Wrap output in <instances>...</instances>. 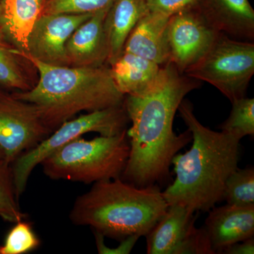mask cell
<instances>
[{
    "label": "cell",
    "instance_id": "1",
    "mask_svg": "<svg viewBox=\"0 0 254 254\" xmlns=\"http://www.w3.org/2000/svg\"><path fill=\"white\" fill-rule=\"evenodd\" d=\"M200 85L169 63L149 90L125 95L124 107L131 126L127 131L130 151L121 180L138 187L169 180L174 157L192 141L190 130L179 135L174 131V119L185 96Z\"/></svg>",
    "mask_w": 254,
    "mask_h": 254
},
{
    "label": "cell",
    "instance_id": "2",
    "mask_svg": "<svg viewBox=\"0 0 254 254\" xmlns=\"http://www.w3.org/2000/svg\"><path fill=\"white\" fill-rule=\"evenodd\" d=\"M178 111L193 143L186 153L174 157L176 177L163 195L169 205L208 212L223 200L227 180L238 168L241 140L202 125L190 100H182Z\"/></svg>",
    "mask_w": 254,
    "mask_h": 254
},
{
    "label": "cell",
    "instance_id": "3",
    "mask_svg": "<svg viewBox=\"0 0 254 254\" xmlns=\"http://www.w3.org/2000/svg\"><path fill=\"white\" fill-rule=\"evenodd\" d=\"M18 54L34 66L36 85L27 91H14L20 99L36 107L47 127L53 132L82 112L122 106L125 95L115 85L108 64L98 67L53 66Z\"/></svg>",
    "mask_w": 254,
    "mask_h": 254
},
{
    "label": "cell",
    "instance_id": "4",
    "mask_svg": "<svg viewBox=\"0 0 254 254\" xmlns=\"http://www.w3.org/2000/svg\"><path fill=\"white\" fill-rule=\"evenodd\" d=\"M168 207L158 185L138 187L118 178L93 184L75 200L69 218L120 242L132 235L146 236Z\"/></svg>",
    "mask_w": 254,
    "mask_h": 254
},
{
    "label": "cell",
    "instance_id": "5",
    "mask_svg": "<svg viewBox=\"0 0 254 254\" xmlns=\"http://www.w3.org/2000/svg\"><path fill=\"white\" fill-rule=\"evenodd\" d=\"M127 131L92 140L78 137L41 162L43 173L52 180L86 185L120 178L129 155Z\"/></svg>",
    "mask_w": 254,
    "mask_h": 254
},
{
    "label": "cell",
    "instance_id": "6",
    "mask_svg": "<svg viewBox=\"0 0 254 254\" xmlns=\"http://www.w3.org/2000/svg\"><path fill=\"white\" fill-rule=\"evenodd\" d=\"M183 73L210 83L231 103L245 98L254 73V43L220 33L203 57Z\"/></svg>",
    "mask_w": 254,
    "mask_h": 254
},
{
    "label": "cell",
    "instance_id": "7",
    "mask_svg": "<svg viewBox=\"0 0 254 254\" xmlns=\"http://www.w3.org/2000/svg\"><path fill=\"white\" fill-rule=\"evenodd\" d=\"M123 105L91 112L71 119L32 149L22 153L11 164L16 197L19 199L32 172L41 162L68 142L85 133L96 132L100 136H115L127 129L129 123Z\"/></svg>",
    "mask_w": 254,
    "mask_h": 254
},
{
    "label": "cell",
    "instance_id": "8",
    "mask_svg": "<svg viewBox=\"0 0 254 254\" xmlns=\"http://www.w3.org/2000/svg\"><path fill=\"white\" fill-rule=\"evenodd\" d=\"M51 133L35 105L0 86V148L6 162L11 165Z\"/></svg>",
    "mask_w": 254,
    "mask_h": 254
},
{
    "label": "cell",
    "instance_id": "9",
    "mask_svg": "<svg viewBox=\"0 0 254 254\" xmlns=\"http://www.w3.org/2000/svg\"><path fill=\"white\" fill-rule=\"evenodd\" d=\"M195 212L169 205L163 218L145 236L148 254H215L205 228L195 225Z\"/></svg>",
    "mask_w": 254,
    "mask_h": 254
},
{
    "label": "cell",
    "instance_id": "10",
    "mask_svg": "<svg viewBox=\"0 0 254 254\" xmlns=\"http://www.w3.org/2000/svg\"><path fill=\"white\" fill-rule=\"evenodd\" d=\"M219 33L196 7L173 15L166 29L170 63L183 73L203 57Z\"/></svg>",
    "mask_w": 254,
    "mask_h": 254
},
{
    "label": "cell",
    "instance_id": "11",
    "mask_svg": "<svg viewBox=\"0 0 254 254\" xmlns=\"http://www.w3.org/2000/svg\"><path fill=\"white\" fill-rule=\"evenodd\" d=\"M93 14H41L28 35L25 53L47 64L69 66L65 51L66 41L73 31Z\"/></svg>",
    "mask_w": 254,
    "mask_h": 254
},
{
    "label": "cell",
    "instance_id": "12",
    "mask_svg": "<svg viewBox=\"0 0 254 254\" xmlns=\"http://www.w3.org/2000/svg\"><path fill=\"white\" fill-rule=\"evenodd\" d=\"M110 6L94 13L68 38L65 45L68 66L98 67L108 64L109 50L104 21Z\"/></svg>",
    "mask_w": 254,
    "mask_h": 254
},
{
    "label": "cell",
    "instance_id": "13",
    "mask_svg": "<svg viewBox=\"0 0 254 254\" xmlns=\"http://www.w3.org/2000/svg\"><path fill=\"white\" fill-rule=\"evenodd\" d=\"M204 227L215 254L227 247L254 237V205L227 204L209 210Z\"/></svg>",
    "mask_w": 254,
    "mask_h": 254
},
{
    "label": "cell",
    "instance_id": "14",
    "mask_svg": "<svg viewBox=\"0 0 254 254\" xmlns=\"http://www.w3.org/2000/svg\"><path fill=\"white\" fill-rule=\"evenodd\" d=\"M196 9L219 33L254 41V10L249 0H200Z\"/></svg>",
    "mask_w": 254,
    "mask_h": 254
},
{
    "label": "cell",
    "instance_id": "15",
    "mask_svg": "<svg viewBox=\"0 0 254 254\" xmlns=\"http://www.w3.org/2000/svg\"><path fill=\"white\" fill-rule=\"evenodd\" d=\"M170 16L151 11L147 13L125 43L124 51L145 58L160 66L170 63L166 29Z\"/></svg>",
    "mask_w": 254,
    "mask_h": 254
},
{
    "label": "cell",
    "instance_id": "16",
    "mask_svg": "<svg viewBox=\"0 0 254 254\" xmlns=\"http://www.w3.org/2000/svg\"><path fill=\"white\" fill-rule=\"evenodd\" d=\"M146 0H113L104 21L109 58L113 63L123 53L125 43L137 23L149 12Z\"/></svg>",
    "mask_w": 254,
    "mask_h": 254
},
{
    "label": "cell",
    "instance_id": "17",
    "mask_svg": "<svg viewBox=\"0 0 254 254\" xmlns=\"http://www.w3.org/2000/svg\"><path fill=\"white\" fill-rule=\"evenodd\" d=\"M109 66L115 85L125 95H141L149 90L162 69L158 64L126 51Z\"/></svg>",
    "mask_w": 254,
    "mask_h": 254
},
{
    "label": "cell",
    "instance_id": "18",
    "mask_svg": "<svg viewBox=\"0 0 254 254\" xmlns=\"http://www.w3.org/2000/svg\"><path fill=\"white\" fill-rule=\"evenodd\" d=\"M46 0H2L0 33L10 44L26 51L28 35L43 12Z\"/></svg>",
    "mask_w": 254,
    "mask_h": 254
},
{
    "label": "cell",
    "instance_id": "19",
    "mask_svg": "<svg viewBox=\"0 0 254 254\" xmlns=\"http://www.w3.org/2000/svg\"><path fill=\"white\" fill-rule=\"evenodd\" d=\"M36 75L34 66L0 33V86L11 91H29L36 85Z\"/></svg>",
    "mask_w": 254,
    "mask_h": 254
},
{
    "label": "cell",
    "instance_id": "20",
    "mask_svg": "<svg viewBox=\"0 0 254 254\" xmlns=\"http://www.w3.org/2000/svg\"><path fill=\"white\" fill-rule=\"evenodd\" d=\"M228 118L218 128L242 140L246 136L254 135V98H245L232 103Z\"/></svg>",
    "mask_w": 254,
    "mask_h": 254
},
{
    "label": "cell",
    "instance_id": "21",
    "mask_svg": "<svg viewBox=\"0 0 254 254\" xmlns=\"http://www.w3.org/2000/svg\"><path fill=\"white\" fill-rule=\"evenodd\" d=\"M227 204L240 207L254 205V168H237L225 183L224 198Z\"/></svg>",
    "mask_w": 254,
    "mask_h": 254
},
{
    "label": "cell",
    "instance_id": "22",
    "mask_svg": "<svg viewBox=\"0 0 254 254\" xmlns=\"http://www.w3.org/2000/svg\"><path fill=\"white\" fill-rule=\"evenodd\" d=\"M11 165L0 159V218L4 221L16 222L26 218L18 203Z\"/></svg>",
    "mask_w": 254,
    "mask_h": 254
},
{
    "label": "cell",
    "instance_id": "23",
    "mask_svg": "<svg viewBox=\"0 0 254 254\" xmlns=\"http://www.w3.org/2000/svg\"><path fill=\"white\" fill-rule=\"evenodd\" d=\"M40 240L32 229L31 224L24 220L16 222L0 247V254H23L36 250Z\"/></svg>",
    "mask_w": 254,
    "mask_h": 254
},
{
    "label": "cell",
    "instance_id": "24",
    "mask_svg": "<svg viewBox=\"0 0 254 254\" xmlns=\"http://www.w3.org/2000/svg\"><path fill=\"white\" fill-rule=\"evenodd\" d=\"M113 0H46L42 14H94L108 7Z\"/></svg>",
    "mask_w": 254,
    "mask_h": 254
},
{
    "label": "cell",
    "instance_id": "25",
    "mask_svg": "<svg viewBox=\"0 0 254 254\" xmlns=\"http://www.w3.org/2000/svg\"><path fill=\"white\" fill-rule=\"evenodd\" d=\"M200 0H146L149 11L171 16L196 7Z\"/></svg>",
    "mask_w": 254,
    "mask_h": 254
},
{
    "label": "cell",
    "instance_id": "26",
    "mask_svg": "<svg viewBox=\"0 0 254 254\" xmlns=\"http://www.w3.org/2000/svg\"><path fill=\"white\" fill-rule=\"evenodd\" d=\"M97 250L100 254H128L140 238L138 235H132L120 241V245L116 248H109L105 245L104 236L99 232L94 231Z\"/></svg>",
    "mask_w": 254,
    "mask_h": 254
},
{
    "label": "cell",
    "instance_id": "27",
    "mask_svg": "<svg viewBox=\"0 0 254 254\" xmlns=\"http://www.w3.org/2000/svg\"><path fill=\"white\" fill-rule=\"evenodd\" d=\"M222 254H254V238L247 239L242 242H237L227 247Z\"/></svg>",
    "mask_w": 254,
    "mask_h": 254
},
{
    "label": "cell",
    "instance_id": "28",
    "mask_svg": "<svg viewBox=\"0 0 254 254\" xmlns=\"http://www.w3.org/2000/svg\"><path fill=\"white\" fill-rule=\"evenodd\" d=\"M4 158V152L1 150V148H0V159H2Z\"/></svg>",
    "mask_w": 254,
    "mask_h": 254
},
{
    "label": "cell",
    "instance_id": "29",
    "mask_svg": "<svg viewBox=\"0 0 254 254\" xmlns=\"http://www.w3.org/2000/svg\"><path fill=\"white\" fill-rule=\"evenodd\" d=\"M1 1H2V0H0V6H1Z\"/></svg>",
    "mask_w": 254,
    "mask_h": 254
},
{
    "label": "cell",
    "instance_id": "30",
    "mask_svg": "<svg viewBox=\"0 0 254 254\" xmlns=\"http://www.w3.org/2000/svg\"><path fill=\"white\" fill-rule=\"evenodd\" d=\"M0 247H1V246H0Z\"/></svg>",
    "mask_w": 254,
    "mask_h": 254
}]
</instances>
